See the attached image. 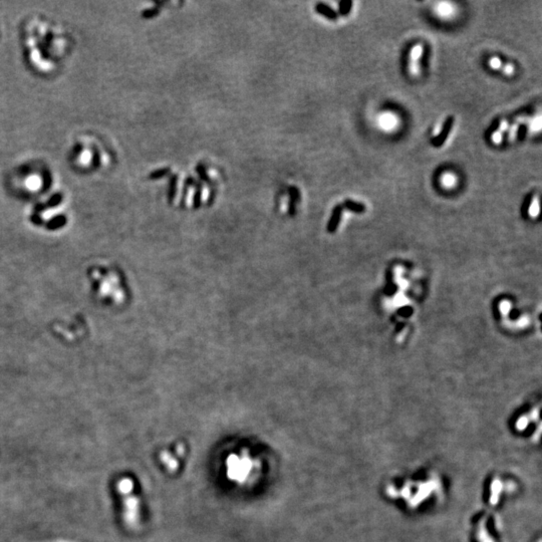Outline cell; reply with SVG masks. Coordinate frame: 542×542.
I'll list each match as a JSON object with an SVG mask.
<instances>
[{"label":"cell","mask_w":542,"mask_h":542,"mask_svg":"<svg viewBox=\"0 0 542 542\" xmlns=\"http://www.w3.org/2000/svg\"><path fill=\"white\" fill-rule=\"evenodd\" d=\"M454 122H455L454 116H449L444 121L440 132L438 134H436L435 138L432 140V145L435 148H440V147H442L444 145V143L446 142V140L448 139V137H449V134H450V132L452 130Z\"/></svg>","instance_id":"obj_1"},{"label":"cell","mask_w":542,"mask_h":542,"mask_svg":"<svg viewBox=\"0 0 542 542\" xmlns=\"http://www.w3.org/2000/svg\"><path fill=\"white\" fill-rule=\"evenodd\" d=\"M315 11L317 13H319L320 15L326 17L327 19L329 20H336L338 15L336 13L335 10H333L329 5L325 4V3H322V2H319L315 5Z\"/></svg>","instance_id":"obj_2"},{"label":"cell","mask_w":542,"mask_h":542,"mask_svg":"<svg viewBox=\"0 0 542 542\" xmlns=\"http://www.w3.org/2000/svg\"><path fill=\"white\" fill-rule=\"evenodd\" d=\"M177 183H178V175L177 174H174L171 176L170 178V182H169V190H168V201L170 204H172V202L174 201L175 197H176V192H177Z\"/></svg>","instance_id":"obj_3"},{"label":"cell","mask_w":542,"mask_h":542,"mask_svg":"<svg viewBox=\"0 0 542 542\" xmlns=\"http://www.w3.org/2000/svg\"><path fill=\"white\" fill-rule=\"evenodd\" d=\"M341 212H342V208L341 206H336L332 212V215H331V218H330V221H329V225H328V230L330 231H333L338 223H339V220H340V217H341Z\"/></svg>","instance_id":"obj_4"},{"label":"cell","mask_w":542,"mask_h":542,"mask_svg":"<svg viewBox=\"0 0 542 542\" xmlns=\"http://www.w3.org/2000/svg\"><path fill=\"white\" fill-rule=\"evenodd\" d=\"M289 195H290V204H289V213L294 214V204L295 201L299 198V192L295 187L289 188Z\"/></svg>","instance_id":"obj_5"},{"label":"cell","mask_w":542,"mask_h":542,"mask_svg":"<svg viewBox=\"0 0 542 542\" xmlns=\"http://www.w3.org/2000/svg\"><path fill=\"white\" fill-rule=\"evenodd\" d=\"M422 53H423V46L421 44H417L413 47L412 51H411V57H410V62H415V63H419V59L420 57L422 56Z\"/></svg>","instance_id":"obj_6"},{"label":"cell","mask_w":542,"mask_h":542,"mask_svg":"<svg viewBox=\"0 0 542 542\" xmlns=\"http://www.w3.org/2000/svg\"><path fill=\"white\" fill-rule=\"evenodd\" d=\"M171 172V169L169 167L167 168H162V169H159V170H156L154 172H152L150 175H149V178L151 180H159V179H162L164 178L165 176H167L168 174H170Z\"/></svg>","instance_id":"obj_7"},{"label":"cell","mask_w":542,"mask_h":542,"mask_svg":"<svg viewBox=\"0 0 542 542\" xmlns=\"http://www.w3.org/2000/svg\"><path fill=\"white\" fill-rule=\"evenodd\" d=\"M195 180L194 178L192 177H188L184 183V188H183V194H182V198H181V204L184 205L185 202H186V198H187V195H188V191L190 189V187L192 185H195Z\"/></svg>","instance_id":"obj_8"},{"label":"cell","mask_w":542,"mask_h":542,"mask_svg":"<svg viewBox=\"0 0 542 542\" xmlns=\"http://www.w3.org/2000/svg\"><path fill=\"white\" fill-rule=\"evenodd\" d=\"M345 207L353 212H356V213H360V212H363L364 211V206L360 203H357V202H354L352 200H346L345 203H344Z\"/></svg>","instance_id":"obj_9"},{"label":"cell","mask_w":542,"mask_h":542,"mask_svg":"<svg viewBox=\"0 0 542 542\" xmlns=\"http://www.w3.org/2000/svg\"><path fill=\"white\" fill-rule=\"evenodd\" d=\"M195 194H194V207L199 208L201 205V197H202V185L200 182L195 183Z\"/></svg>","instance_id":"obj_10"},{"label":"cell","mask_w":542,"mask_h":542,"mask_svg":"<svg viewBox=\"0 0 542 542\" xmlns=\"http://www.w3.org/2000/svg\"><path fill=\"white\" fill-rule=\"evenodd\" d=\"M339 13L341 15H347L350 10H351V7H352V1L350 0H346V1H341L339 2Z\"/></svg>","instance_id":"obj_11"},{"label":"cell","mask_w":542,"mask_h":542,"mask_svg":"<svg viewBox=\"0 0 542 542\" xmlns=\"http://www.w3.org/2000/svg\"><path fill=\"white\" fill-rule=\"evenodd\" d=\"M196 172L198 173V175H199V177L201 178V180H203L204 182H207V183L210 182L209 175L207 174L206 169H205V167H204L203 165L199 164V165L196 167Z\"/></svg>","instance_id":"obj_12"},{"label":"cell","mask_w":542,"mask_h":542,"mask_svg":"<svg viewBox=\"0 0 542 542\" xmlns=\"http://www.w3.org/2000/svg\"><path fill=\"white\" fill-rule=\"evenodd\" d=\"M159 12H160V7L155 6V7H152L150 9L144 10L143 11V17H145V18H153L157 14H159Z\"/></svg>","instance_id":"obj_13"},{"label":"cell","mask_w":542,"mask_h":542,"mask_svg":"<svg viewBox=\"0 0 542 542\" xmlns=\"http://www.w3.org/2000/svg\"><path fill=\"white\" fill-rule=\"evenodd\" d=\"M442 183H443L445 186H447V187L453 186V185L455 184V176L450 175V174L444 175L443 178H442Z\"/></svg>","instance_id":"obj_14"},{"label":"cell","mask_w":542,"mask_h":542,"mask_svg":"<svg viewBox=\"0 0 542 542\" xmlns=\"http://www.w3.org/2000/svg\"><path fill=\"white\" fill-rule=\"evenodd\" d=\"M502 64H503V63H502V62L500 61V59L497 58V57H493V58L490 59V65H491V67H493V68H501Z\"/></svg>","instance_id":"obj_15"},{"label":"cell","mask_w":542,"mask_h":542,"mask_svg":"<svg viewBox=\"0 0 542 542\" xmlns=\"http://www.w3.org/2000/svg\"><path fill=\"white\" fill-rule=\"evenodd\" d=\"M533 201H534V202L532 203V205H531V207H530V214L535 216V215L538 214V211H539L538 208H539V207H538V202H537V200L535 199V200H533Z\"/></svg>","instance_id":"obj_16"},{"label":"cell","mask_w":542,"mask_h":542,"mask_svg":"<svg viewBox=\"0 0 542 542\" xmlns=\"http://www.w3.org/2000/svg\"><path fill=\"white\" fill-rule=\"evenodd\" d=\"M517 127H518V126H517V124H513V125H512V126L510 127V129H509V132H508V137H509V140H511V141H512V140H513V139L515 138V136H516V133H517Z\"/></svg>","instance_id":"obj_17"},{"label":"cell","mask_w":542,"mask_h":542,"mask_svg":"<svg viewBox=\"0 0 542 542\" xmlns=\"http://www.w3.org/2000/svg\"><path fill=\"white\" fill-rule=\"evenodd\" d=\"M492 141L494 143H496V144H499L502 141V132H500L499 130L494 132L493 136H492Z\"/></svg>","instance_id":"obj_18"},{"label":"cell","mask_w":542,"mask_h":542,"mask_svg":"<svg viewBox=\"0 0 542 542\" xmlns=\"http://www.w3.org/2000/svg\"><path fill=\"white\" fill-rule=\"evenodd\" d=\"M501 68L506 74H512L513 73V66L511 64H502Z\"/></svg>","instance_id":"obj_19"},{"label":"cell","mask_w":542,"mask_h":542,"mask_svg":"<svg viewBox=\"0 0 542 542\" xmlns=\"http://www.w3.org/2000/svg\"><path fill=\"white\" fill-rule=\"evenodd\" d=\"M506 128H507V121H506V120H502V121L500 122V124H499L498 130H499L500 132L503 133V132L506 130Z\"/></svg>","instance_id":"obj_20"}]
</instances>
